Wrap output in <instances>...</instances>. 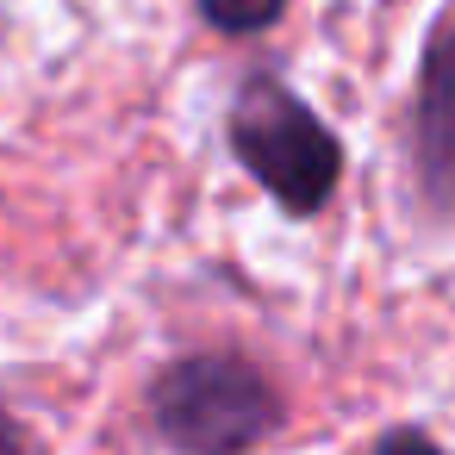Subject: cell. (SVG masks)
Listing matches in <instances>:
<instances>
[{"mask_svg": "<svg viewBox=\"0 0 455 455\" xmlns=\"http://www.w3.org/2000/svg\"><path fill=\"white\" fill-rule=\"evenodd\" d=\"M150 418L181 455H243L275 430L281 405L243 355H181L156 374Z\"/></svg>", "mask_w": 455, "mask_h": 455, "instance_id": "cell-1", "label": "cell"}, {"mask_svg": "<svg viewBox=\"0 0 455 455\" xmlns=\"http://www.w3.org/2000/svg\"><path fill=\"white\" fill-rule=\"evenodd\" d=\"M231 150L287 212H318L343 169L324 119L306 100H293L275 76L243 82V94L231 107Z\"/></svg>", "mask_w": 455, "mask_h": 455, "instance_id": "cell-2", "label": "cell"}, {"mask_svg": "<svg viewBox=\"0 0 455 455\" xmlns=\"http://www.w3.org/2000/svg\"><path fill=\"white\" fill-rule=\"evenodd\" d=\"M411 156L430 206L455 212V26L430 44L424 82H418V113H411Z\"/></svg>", "mask_w": 455, "mask_h": 455, "instance_id": "cell-3", "label": "cell"}, {"mask_svg": "<svg viewBox=\"0 0 455 455\" xmlns=\"http://www.w3.org/2000/svg\"><path fill=\"white\" fill-rule=\"evenodd\" d=\"M194 7L219 32H262V26H275V13L287 7V0H194Z\"/></svg>", "mask_w": 455, "mask_h": 455, "instance_id": "cell-4", "label": "cell"}, {"mask_svg": "<svg viewBox=\"0 0 455 455\" xmlns=\"http://www.w3.org/2000/svg\"><path fill=\"white\" fill-rule=\"evenodd\" d=\"M374 455H436V443H424L418 430H393V436H387Z\"/></svg>", "mask_w": 455, "mask_h": 455, "instance_id": "cell-5", "label": "cell"}, {"mask_svg": "<svg viewBox=\"0 0 455 455\" xmlns=\"http://www.w3.org/2000/svg\"><path fill=\"white\" fill-rule=\"evenodd\" d=\"M0 455H26V430H20L7 411H0Z\"/></svg>", "mask_w": 455, "mask_h": 455, "instance_id": "cell-6", "label": "cell"}]
</instances>
